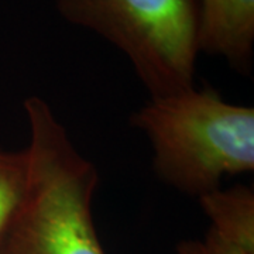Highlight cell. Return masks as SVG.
<instances>
[{"label": "cell", "mask_w": 254, "mask_h": 254, "mask_svg": "<svg viewBox=\"0 0 254 254\" xmlns=\"http://www.w3.org/2000/svg\"><path fill=\"white\" fill-rule=\"evenodd\" d=\"M57 9L126 55L150 98L195 88L198 0H57Z\"/></svg>", "instance_id": "3957f363"}, {"label": "cell", "mask_w": 254, "mask_h": 254, "mask_svg": "<svg viewBox=\"0 0 254 254\" xmlns=\"http://www.w3.org/2000/svg\"><path fill=\"white\" fill-rule=\"evenodd\" d=\"M199 53L225 58L239 73L250 75L254 51V0H198Z\"/></svg>", "instance_id": "277c9868"}, {"label": "cell", "mask_w": 254, "mask_h": 254, "mask_svg": "<svg viewBox=\"0 0 254 254\" xmlns=\"http://www.w3.org/2000/svg\"><path fill=\"white\" fill-rule=\"evenodd\" d=\"M23 108L27 185L0 233V254H106L92 213L98 168L76 150L46 100L30 96Z\"/></svg>", "instance_id": "6da1fadb"}, {"label": "cell", "mask_w": 254, "mask_h": 254, "mask_svg": "<svg viewBox=\"0 0 254 254\" xmlns=\"http://www.w3.org/2000/svg\"><path fill=\"white\" fill-rule=\"evenodd\" d=\"M210 230L254 253V190L247 185L222 187L198 198Z\"/></svg>", "instance_id": "5b68a950"}, {"label": "cell", "mask_w": 254, "mask_h": 254, "mask_svg": "<svg viewBox=\"0 0 254 254\" xmlns=\"http://www.w3.org/2000/svg\"><path fill=\"white\" fill-rule=\"evenodd\" d=\"M175 254H254L240 246L226 239L220 237L218 233L209 229L205 239H190L182 240L175 249Z\"/></svg>", "instance_id": "52a82bcc"}, {"label": "cell", "mask_w": 254, "mask_h": 254, "mask_svg": "<svg viewBox=\"0 0 254 254\" xmlns=\"http://www.w3.org/2000/svg\"><path fill=\"white\" fill-rule=\"evenodd\" d=\"M27 178L28 155L26 148L20 151L0 148V233L24 192Z\"/></svg>", "instance_id": "8992f818"}, {"label": "cell", "mask_w": 254, "mask_h": 254, "mask_svg": "<svg viewBox=\"0 0 254 254\" xmlns=\"http://www.w3.org/2000/svg\"><path fill=\"white\" fill-rule=\"evenodd\" d=\"M130 120L151 143L155 175L181 193L199 198L254 171V109L215 89L150 98Z\"/></svg>", "instance_id": "7a4b0ae2"}]
</instances>
